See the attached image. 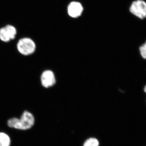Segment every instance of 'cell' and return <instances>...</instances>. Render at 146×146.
Wrapping results in <instances>:
<instances>
[{"instance_id": "cell-9", "label": "cell", "mask_w": 146, "mask_h": 146, "mask_svg": "<svg viewBox=\"0 0 146 146\" xmlns=\"http://www.w3.org/2000/svg\"><path fill=\"white\" fill-rule=\"evenodd\" d=\"M139 50L141 57L146 60V41L140 46Z\"/></svg>"}, {"instance_id": "cell-2", "label": "cell", "mask_w": 146, "mask_h": 146, "mask_svg": "<svg viewBox=\"0 0 146 146\" xmlns=\"http://www.w3.org/2000/svg\"><path fill=\"white\" fill-rule=\"evenodd\" d=\"M16 47L18 52L25 56L33 54L36 50L35 42L31 38L27 37H23L19 39Z\"/></svg>"}, {"instance_id": "cell-1", "label": "cell", "mask_w": 146, "mask_h": 146, "mask_svg": "<svg viewBox=\"0 0 146 146\" xmlns=\"http://www.w3.org/2000/svg\"><path fill=\"white\" fill-rule=\"evenodd\" d=\"M35 123L34 116L31 112L25 110L20 118H11L7 121V124L9 127L18 130H26L31 128Z\"/></svg>"}, {"instance_id": "cell-4", "label": "cell", "mask_w": 146, "mask_h": 146, "mask_svg": "<svg viewBox=\"0 0 146 146\" xmlns=\"http://www.w3.org/2000/svg\"><path fill=\"white\" fill-rule=\"evenodd\" d=\"M17 34L16 28L12 25H7L0 29V40L7 43L15 39Z\"/></svg>"}, {"instance_id": "cell-8", "label": "cell", "mask_w": 146, "mask_h": 146, "mask_svg": "<svg viewBox=\"0 0 146 146\" xmlns=\"http://www.w3.org/2000/svg\"><path fill=\"white\" fill-rule=\"evenodd\" d=\"M83 146H99V142L97 138H89L85 141Z\"/></svg>"}, {"instance_id": "cell-7", "label": "cell", "mask_w": 146, "mask_h": 146, "mask_svg": "<svg viewBox=\"0 0 146 146\" xmlns=\"http://www.w3.org/2000/svg\"><path fill=\"white\" fill-rule=\"evenodd\" d=\"M10 137L4 132H0V146H10Z\"/></svg>"}, {"instance_id": "cell-5", "label": "cell", "mask_w": 146, "mask_h": 146, "mask_svg": "<svg viewBox=\"0 0 146 146\" xmlns=\"http://www.w3.org/2000/svg\"><path fill=\"white\" fill-rule=\"evenodd\" d=\"M40 80L42 86L44 88L52 87L56 82L54 74L50 70L44 71L41 74Z\"/></svg>"}, {"instance_id": "cell-3", "label": "cell", "mask_w": 146, "mask_h": 146, "mask_svg": "<svg viewBox=\"0 0 146 146\" xmlns=\"http://www.w3.org/2000/svg\"><path fill=\"white\" fill-rule=\"evenodd\" d=\"M129 11L133 16L143 20L146 18V1L145 0H135L131 3Z\"/></svg>"}, {"instance_id": "cell-10", "label": "cell", "mask_w": 146, "mask_h": 146, "mask_svg": "<svg viewBox=\"0 0 146 146\" xmlns=\"http://www.w3.org/2000/svg\"><path fill=\"white\" fill-rule=\"evenodd\" d=\"M143 91L146 94V85H145L144 87Z\"/></svg>"}, {"instance_id": "cell-6", "label": "cell", "mask_w": 146, "mask_h": 146, "mask_svg": "<svg viewBox=\"0 0 146 146\" xmlns=\"http://www.w3.org/2000/svg\"><path fill=\"white\" fill-rule=\"evenodd\" d=\"M82 11L83 7L80 3L72 2L68 6V14L73 18H77L80 16Z\"/></svg>"}]
</instances>
